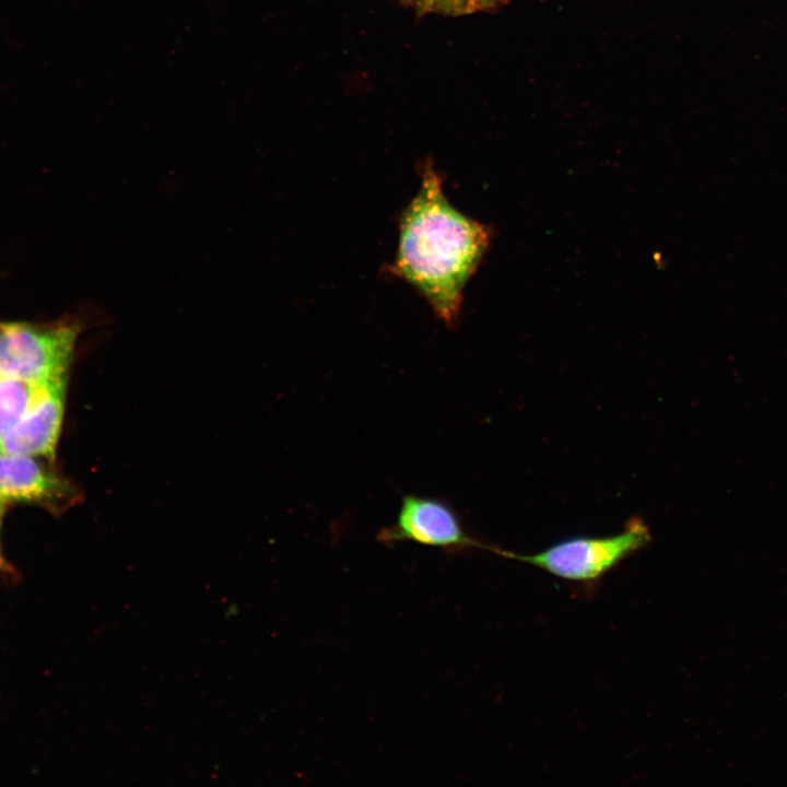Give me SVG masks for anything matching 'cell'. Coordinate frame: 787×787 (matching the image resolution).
<instances>
[{
    "label": "cell",
    "instance_id": "obj_5",
    "mask_svg": "<svg viewBox=\"0 0 787 787\" xmlns=\"http://www.w3.org/2000/svg\"><path fill=\"white\" fill-rule=\"evenodd\" d=\"M68 376L43 384L23 419L0 438V453L52 458L59 438Z\"/></svg>",
    "mask_w": 787,
    "mask_h": 787
},
{
    "label": "cell",
    "instance_id": "obj_4",
    "mask_svg": "<svg viewBox=\"0 0 787 787\" xmlns=\"http://www.w3.org/2000/svg\"><path fill=\"white\" fill-rule=\"evenodd\" d=\"M377 541L386 545L411 541L454 553L474 548L491 552L493 549L467 532L460 516L448 503L415 494L402 496L395 522L378 532Z\"/></svg>",
    "mask_w": 787,
    "mask_h": 787
},
{
    "label": "cell",
    "instance_id": "obj_2",
    "mask_svg": "<svg viewBox=\"0 0 787 787\" xmlns=\"http://www.w3.org/2000/svg\"><path fill=\"white\" fill-rule=\"evenodd\" d=\"M83 321L67 315L50 322L0 321V375L31 383L69 376Z\"/></svg>",
    "mask_w": 787,
    "mask_h": 787
},
{
    "label": "cell",
    "instance_id": "obj_7",
    "mask_svg": "<svg viewBox=\"0 0 787 787\" xmlns=\"http://www.w3.org/2000/svg\"><path fill=\"white\" fill-rule=\"evenodd\" d=\"M43 384L0 375V438L23 419Z\"/></svg>",
    "mask_w": 787,
    "mask_h": 787
},
{
    "label": "cell",
    "instance_id": "obj_3",
    "mask_svg": "<svg viewBox=\"0 0 787 787\" xmlns=\"http://www.w3.org/2000/svg\"><path fill=\"white\" fill-rule=\"evenodd\" d=\"M648 526L638 517L629 520L623 531L608 537H574L535 554H517L500 548L493 553L539 567L559 578L594 583L643 549L650 541Z\"/></svg>",
    "mask_w": 787,
    "mask_h": 787
},
{
    "label": "cell",
    "instance_id": "obj_9",
    "mask_svg": "<svg viewBox=\"0 0 787 787\" xmlns=\"http://www.w3.org/2000/svg\"><path fill=\"white\" fill-rule=\"evenodd\" d=\"M497 0H491L492 4L495 3Z\"/></svg>",
    "mask_w": 787,
    "mask_h": 787
},
{
    "label": "cell",
    "instance_id": "obj_8",
    "mask_svg": "<svg viewBox=\"0 0 787 787\" xmlns=\"http://www.w3.org/2000/svg\"><path fill=\"white\" fill-rule=\"evenodd\" d=\"M411 2L426 11L449 14L472 12L491 5L490 0H411Z\"/></svg>",
    "mask_w": 787,
    "mask_h": 787
},
{
    "label": "cell",
    "instance_id": "obj_1",
    "mask_svg": "<svg viewBox=\"0 0 787 787\" xmlns=\"http://www.w3.org/2000/svg\"><path fill=\"white\" fill-rule=\"evenodd\" d=\"M490 244L489 230L447 200L434 166H421V185L402 212L389 272L412 285L445 325L457 324L463 289Z\"/></svg>",
    "mask_w": 787,
    "mask_h": 787
},
{
    "label": "cell",
    "instance_id": "obj_6",
    "mask_svg": "<svg viewBox=\"0 0 787 787\" xmlns=\"http://www.w3.org/2000/svg\"><path fill=\"white\" fill-rule=\"evenodd\" d=\"M67 482L32 456L0 453V502L50 503L68 496Z\"/></svg>",
    "mask_w": 787,
    "mask_h": 787
}]
</instances>
